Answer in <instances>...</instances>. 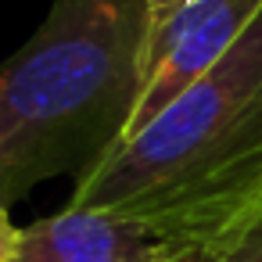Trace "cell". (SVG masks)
I'll return each mask as SVG.
<instances>
[{
  "mask_svg": "<svg viewBox=\"0 0 262 262\" xmlns=\"http://www.w3.org/2000/svg\"><path fill=\"white\" fill-rule=\"evenodd\" d=\"M176 4H183V0H147L151 11H165V8H176Z\"/></svg>",
  "mask_w": 262,
  "mask_h": 262,
  "instance_id": "8",
  "label": "cell"
},
{
  "mask_svg": "<svg viewBox=\"0 0 262 262\" xmlns=\"http://www.w3.org/2000/svg\"><path fill=\"white\" fill-rule=\"evenodd\" d=\"M223 262H262V208L248 215L223 244Z\"/></svg>",
  "mask_w": 262,
  "mask_h": 262,
  "instance_id": "5",
  "label": "cell"
},
{
  "mask_svg": "<svg viewBox=\"0 0 262 262\" xmlns=\"http://www.w3.org/2000/svg\"><path fill=\"white\" fill-rule=\"evenodd\" d=\"M18 241H22V230L8 219V208L0 205V262H15Z\"/></svg>",
  "mask_w": 262,
  "mask_h": 262,
  "instance_id": "6",
  "label": "cell"
},
{
  "mask_svg": "<svg viewBox=\"0 0 262 262\" xmlns=\"http://www.w3.org/2000/svg\"><path fill=\"white\" fill-rule=\"evenodd\" d=\"M147 0H54L36 36L0 69V205L86 172L137 104Z\"/></svg>",
  "mask_w": 262,
  "mask_h": 262,
  "instance_id": "2",
  "label": "cell"
},
{
  "mask_svg": "<svg viewBox=\"0 0 262 262\" xmlns=\"http://www.w3.org/2000/svg\"><path fill=\"white\" fill-rule=\"evenodd\" d=\"M72 205L223 251L262 208V15L205 79L79 172Z\"/></svg>",
  "mask_w": 262,
  "mask_h": 262,
  "instance_id": "1",
  "label": "cell"
},
{
  "mask_svg": "<svg viewBox=\"0 0 262 262\" xmlns=\"http://www.w3.org/2000/svg\"><path fill=\"white\" fill-rule=\"evenodd\" d=\"M165 262H223V251L208 248V244H194V248H183L180 255H172Z\"/></svg>",
  "mask_w": 262,
  "mask_h": 262,
  "instance_id": "7",
  "label": "cell"
},
{
  "mask_svg": "<svg viewBox=\"0 0 262 262\" xmlns=\"http://www.w3.org/2000/svg\"><path fill=\"white\" fill-rule=\"evenodd\" d=\"M180 251L183 244L137 219L69 205L22 230L15 262H165Z\"/></svg>",
  "mask_w": 262,
  "mask_h": 262,
  "instance_id": "4",
  "label": "cell"
},
{
  "mask_svg": "<svg viewBox=\"0 0 262 262\" xmlns=\"http://www.w3.org/2000/svg\"><path fill=\"white\" fill-rule=\"evenodd\" d=\"M262 15V0H183L176 8L151 11L140 51V83L133 119L122 133H140L180 94L205 79Z\"/></svg>",
  "mask_w": 262,
  "mask_h": 262,
  "instance_id": "3",
  "label": "cell"
}]
</instances>
